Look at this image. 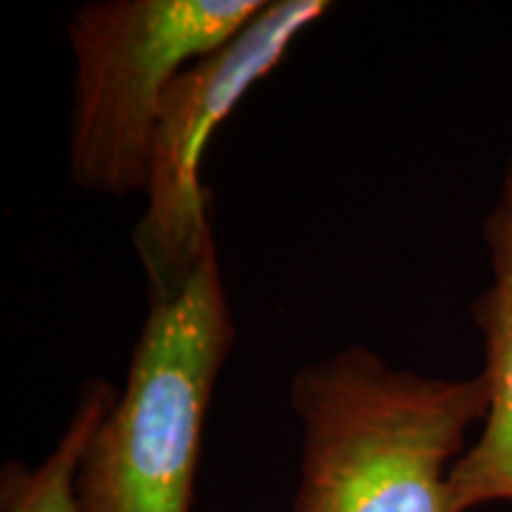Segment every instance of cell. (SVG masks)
Here are the masks:
<instances>
[{"instance_id": "6da1fadb", "label": "cell", "mask_w": 512, "mask_h": 512, "mask_svg": "<svg viewBox=\"0 0 512 512\" xmlns=\"http://www.w3.org/2000/svg\"><path fill=\"white\" fill-rule=\"evenodd\" d=\"M302 475L292 512H460L448 475L486 418L482 375L439 380L344 347L297 370Z\"/></svg>"}, {"instance_id": "7a4b0ae2", "label": "cell", "mask_w": 512, "mask_h": 512, "mask_svg": "<svg viewBox=\"0 0 512 512\" xmlns=\"http://www.w3.org/2000/svg\"><path fill=\"white\" fill-rule=\"evenodd\" d=\"M235 337L219 252L176 294L150 299L124 392L83 451L79 512H190L204 420Z\"/></svg>"}, {"instance_id": "3957f363", "label": "cell", "mask_w": 512, "mask_h": 512, "mask_svg": "<svg viewBox=\"0 0 512 512\" xmlns=\"http://www.w3.org/2000/svg\"><path fill=\"white\" fill-rule=\"evenodd\" d=\"M266 0H93L67 22L76 76L69 181L95 195L145 192L155 121L190 62L214 53Z\"/></svg>"}, {"instance_id": "277c9868", "label": "cell", "mask_w": 512, "mask_h": 512, "mask_svg": "<svg viewBox=\"0 0 512 512\" xmlns=\"http://www.w3.org/2000/svg\"><path fill=\"white\" fill-rule=\"evenodd\" d=\"M328 12V0H266L252 22L214 53L190 62L169 86L152 136L147 207L133 230L150 299L176 294L219 252L211 233V195L202 183L211 136Z\"/></svg>"}, {"instance_id": "5b68a950", "label": "cell", "mask_w": 512, "mask_h": 512, "mask_svg": "<svg viewBox=\"0 0 512 512\" xmlns=\"http://www.w3.org/2000/svg\"><path fill=\"white\" fill-rule=\"evenodd\" d=\"M494 280L472 306L484 339L486 418L475 444L451 467L448 484L460 512L496 501L512 503V159L484 221Z\"/></svg>"}, {"instance_id": "8992f818", "label": "cell", "mask_w": 512, "mask_h": 512, "mask_svg": "<svg viewBox=\"0 0 512 512\" xmlns=\"http://www.w3.org/2000/svg\"><path fill=\"white\" fill-rule=\"evenodd\" d=\"M119 399L110 380L93 377L81 387L72 418L53 451L36 467L5 463L0 512H79L76 475L93 432Z\"/></svg>"}]
</instances>
